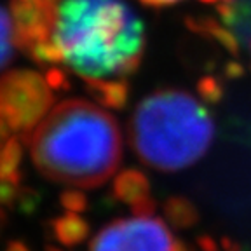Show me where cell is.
I'll list each match as a JSON object with an SVG mask.
<instances>
[{"instance_id":"2","label":"cell","mask_w":251,"mask_h":251,"mask_svg":"<svg viewBox=\"0 0 251 251\" xmlns=\"http://www.w3.org/2000/svg\"><path fill=\"white\" fill-rule=\"evenodd\" d=\"M52 39L82 78H126L140 68L145 26L122 0H63Z\"/></svg>"},{"instance_id":"10","label":"cell","mask_w":251,"mask_h":251,"mask_svg":"<svg viewBox=\"0 0 251 251\" xmlns=\"http://www.w3.org/2000/svg\"><path fill=\"white\" fill-rule=\"evenodd\" d=\"M21 145L18 138H7L0 149V180L9 183L20 181Z\"/></svg>"},{"instance_id":"11","label":"cell","mask_w":251,"mask_h":251,"mask_svg":"<svg viewBox=\"0 0 251 251\" xmlns=\"http://www.w3.org/2000/svg\"><path fill=\"white\" fill-rule=\"evenodd\" d=\"M54 230L59 241H63L65 244H75L84 239V235H86V225H84L82 220L77 218V216L67 215V216H63V218L56 220Z\"/></svg>"},{"instance_id":"6","label":"cell","mask_w":251,"mask_h":251,"mask_svg":"<svg viewBox=\"0 0 251 251\" xmlns=\"http://www.w3.org/2000/svg\"><path fill=\"white\" fill-rule=\"evenodd\" d=\"M58 0H11L14 44L30 52L39 42L51 39L58 20Z\"/></svg>"},{"instance_id":"12","label":"cell","mask_w":251,"mask_h":251,"mask_svg":"<svg viewBox=\"0 0 251 251\" xmlns=\"http://www.w3.org/2000/svg\"><path fill=\"white\" fill-rule=\"evenodd\" d=\"M14 46V26L7 11L0 5V70L11 63Z\"/></svg>"},{"instance_id":"18","label":"cell","mask_w":251,"mask_h":251,"mask_svg":"<svg viewBox=\"0 0 251 251\" xmlns=\"http://www.w3.org/2000/svg\"><path fill=\"white\" fill-rule=\"evenodd\" d=\"M7 251H28V250H26V248H25L21 243L14 241V243H11V244L7 246Z\"/></svg>"},{"instance_id":"17","label":"cell","mask_w":251,"mask_h":251,"mask_svg":"<svg viewBox=\"0 0 251 251\" xmlns=\"http://www.w3.org/2000/svg\"><path fill=\"white\" fill-rule=\"evenodd\" d=\"M141 4L150 5V7H166V5H173L180 2V0H140Z\"/></svg>"},{"instance_id":"14","label":"cell","mask_w":251,"mask_h":251,"mask_svg":"<svg viewBox=\"0 0 251 251\" xmlns=\"http://www.w3.org/2000/svg\"><path fill=\"white\" fill-rule=\"evenodd\" d=\"M197 93H199L201 98H204L206 101H218L222 96H224V86L218 78L211 77V75H206V77L199 78L197 82Z\"/></svg>"},{"instance_id":"16","label":"cell","mask_w":251,"mask_h":251,"mask_svg":"<svg viewBox=\"0 0 251 251\" xmlns=\"http://www.w3.org/2000/svg\"><path fill=\"white\" fill-rule=\"evenodd\" d=\"M243 70H244V68L241 67V65H237L235 61L228 63L227 67H225V74H227L228 77H232V78L241 77V75H243Z\"/></svg>"},{"instance_id":"5","label":"cell","mask_w":251,"mask_h":251,"mask_svg":"<svg viewBox=\"0 0 251 251\" xmlns=\"http://www.w3.org/2000/svg\"><path fill=\"white\" fill-rule=\"evenodd\" d=\"M91 251H176V244L161 220L141 215L105 227L94 237Z\"/></svg>"},{"instance_id":"15","label":"cell","mask_w":251,"mask_h":251,"mask_svg":"<svg viewBox=\"0 0 251 251\" xmlns=\"http://www.w3.org/2000/svg\"><path fill=\"white\" fill-rule=\"evenodd\" d=\"M46 80L49 84V87L56 91L68 89L70 87V78H68V75L65 72L59 70V68H49L46 74Z\"/></svg>"},{"instance_id":"8","label":"cell","mask_w":251,"mask_h":251,"mask_svg":"<svg viewBox=\"0 0 251 251\" xmlns=\"http://www.w3.org/2000/svg\"><path fill=\"white\" fill-rule=\"evenodd\" d=\"M87 93L106 108L122 110L129 98V84L126 78L103 80V78H82Z\"/></svg>"},{"instance_id":"9","label":"cell","mask_w":251,"mask_h":251,"mask_svg":"<svg viewBox=\"0 0 251 251\" xmlns=\"http://www.w3.org/2000/svg\"><path fill=\"white\" fill-rule=\"evenodd\" d=\"M187 26L197 33V35L209 39L213 42L220 44L225 51H228L230 54H239V39L234 35V31H230L228 28H225L224 25H220L218 21H215L213 18H187L185 20Z\"/></svg>"},{"instance_id":"3","label":"cell","mask_w":251,"mask_h":251,"mask_svg":"<svg viewBox=\"0 0 251 251\" xmlns=\"http://www.w3.org/2000/svg\"><path fill=\"white\" fill-rule=\"evenodd\" d=\"M136 155L159 171L196 164L213 143L211 115L192 94L159 89L138 103L129 124Z\"/></svg>"},{"instance_id":"19","label":"cell","mask_w":251,"mask_h":251,"mask_svg":"<svg viewBox=\"0 0 251 251\" xmlns=\"http://www.w3.org/2000/svg\"><path fill=\"white\" fill-rule=\"evenodd\" d=\"M4 222H5V216H4V211H2V209H0V227H2V225H4Z\"/></svg>"},{"instance_id":"4","label":"cell","mask_w":251,"mask_h":251,"mask_svg":"<svg viewBox=\"0 0 251 251\" xmlns=\"http://www.w3.org/2000/svg\"><path fill=\"white\" fill-rule=\"evenodd\" d=\"M52 101L51 87L39 72L20 68L0 77V117L23 138L31 136Z\"/></svg>"},{"instance_id":"13","label":"cell","mask_w":251,"mask_h":251,"mask_svg":"<svg viewBox=\"0 0 251 251\" xmlns=\"http://www.w3.org/2000/svg\"><path fill=\"white\" fill-rule=\"evenodd\" d=\"M30 58L37 61L39 65H54V63H65L61 47L54 42V39H47L44 42H39L30 52Z\"/></svg>"},{"instance_id":"7","label":"cell","mask_w":251,"mask_h":251,"mask_svg":"<svg viewBox=\"0 0 251 251\" xmlns=\"http://www.w3.org/2000/svg\"><path fill=\"white\" fill-rule=\"evenodd\" d=\"M220 18L234 28V35L251 51V0H230L218 4Z\"/></svg>"},{"instance_id":"20","label":"cell","mask_w":251,"mask_h":251,"mask_svg":"<svg viewBox=\"0 0 251 251\" xmlns=\"http://www.w3.org/2000/svg\"><path fill=\"white\" fill-rule=\"evenodd\" d=\"M201 2H204V4H215V2H218V0H201Z\"/></svg>"},{"instance_id":"1","label":"cell","mask_w":251,"mask_h":251,"mask_svg":"<svg viewBox=\"0 0 251 251\" xmlns=\"http://www.w3.org/2000/svg\"><path fill=\"white\" fill-rule=\"evenodd\" d=\"M33 164L58 183L93 188L112 178L122 155L119 122L87 100H65L30 136Z\"/></svg>"}]
</instances>
